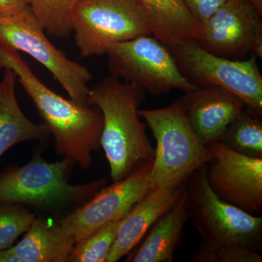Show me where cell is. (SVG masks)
Wrapping results in <instances>:
<instances>
[{"mask_svg": "<svg viewBox=\"0 0 262 262\" xmlns=\"http://www.w3.org/2000/svg\"><path fill=\"white\" fill-rule=\"evenodd\" d=\"M0 63L16 75L55 140L56 152L88 170L101 148L103 119L96 105L82 104L53 92L34 73L19 52L0 42Z\"/></svg>", "mask_w": 262, "mask_h": 262, "instance_id": "6da1fadb", "label": "cell"}, {"mask_svg": "<svg viewBox=\"0 0 262 262\" xmlns=\"http://www.w3.org/2000/svg\"><path fill=\"white\" fill-rule=\"evenodd\" d=\"M145 94L144 90L112 75L90 89L88 103L96 105L102 113L101 147L113 182L125 178L141 164L154 160L155 148L139 114Z\"/></svg>", "mask_w": 262, "mask_h": 262, "instance_id": "7a4b0ae2", "label": "cell"}, {"mask_svg": "<svg viewBox=\"0 0 262 262\" xmlns=\"http://www.w3.org/2000/svg\"><path fill=\"white\" fill-rule=\"evenodd\" d=\"M156 148L149 178L154 187H182L198 169L214 159L193 130L180 98L165 107L139 110Z\"/></svg>", "mask_w": 262, "mask_h": 262, "instance_id": "3957f363", "label": "cell"}, {"mask_svg": "<svg viewBox=\"0 0 262 262\" xmlns=\"http://www.w3.org/2000/svg\"><path fill=\"white\" fill-rule=\"evenodd\" d=\"M76 162L64 157L48 163L35 156L23 166L0 175V203L29 205L42 210L61 209L95 195L106 184L101 179L81 185L70 183Z\"/></svg>", "mask_w": 262, "mask_h": 262, "instance_id": "277c9868", "label": "cell"}, {"mask_svg": "<svg viewBox=\"0 0 262 262\" xmlns=\"http://www.w3.org/2000/svg\"><path fill=\"white\" fill-rule=\"evenodd\" d=\"M206 165L184 184L189 220L198 231L199 247L241 245L261 252L262 218L222 201L208 185Z\"/></svg>", "mask_w": 262, "mask_h": 262, "instance_id": "5b68a950", "label": "cell"}, {"mask_svg": "<svg viewBox=\"0 0 262 262\" xmlns=\"http://www.w3.org/2000/svg\"><path fill=\"white\" fill-rule=\"evenodd\" d=\"M106 55L110 75L154 96L199 87L183 75L168 46L152 35L114 44Z\"/></svg>", "mask_w": 262, "mask_h": 262, "instance_id": "8992f818", "label": "cell"}, {"mask_svg": "<svg viewBox=\"0 0 262 262\" xmlns=\"http://www.w3.org/2000/svg\"><path fill=\"white\" fill-rule=\"evenodd\" d=\"M72 27L83 58L106 54L114 44L151 35L137 0H79L72 11Z\"/></svg>", "mask_w": 262, "mask_h": 262, "instance_id": "52a82bcc", "label": "cell"}, {"mask_svg": "<svg viewBox=\"0 0 262 262\" xmlns=\"http://www.w3.org/2000/svg\"><path fill=\"white\" fill-rule=\"evenodd\" d=\"M168 48L183 75L192 83L228 90L262 115V75L256 56L246 61L228 59L206 51L192 39Z\"/></svg>", "mask_w": 262, "mask_h": 262, "instance_id": "ba28073f", "label": "cell"}, {"mask_svg": "<svg viewBox=\"0 0 262 262\" xmlns=\"http://www.w3.org/2000/svg\"><path fill=\"white\" fill-rule=\"evenodd\" d=\"M0 42L32 56L51 72L71 99L89 104L91 72L50 42L29 7L17 14L0 15Z\"/></svg>", "mask_w": 262, "mask_h": 262, "instance_id": "9c48e42d", "label": "cell"}, {"mask_svg": "<svg viewBox=\"0 0 262 262\" xmlns=\"http://www.w3.org/2000/svg\"><path fill=\"white\" fill-rule=\"evenodd\" d=\"M151 164H141L125 178L102 188L61 219L60 225L77 243L102 226L121 220L155 187L149 178Z\"/></svg>", "mask_w": 262, "mask_h": 262, "instance_id": "30bf717a", "label": "cell"}, {"mask_svg": "<svg viewBox=\"0 0 262 262\" xmlns=\"http://www.w3.org/2000/svg\"><path fill=\"white\" fill-rule=\"evenodd\" d=\"M206 146L214 157L206 165V177L215 195L251 214H261L262 158L239 154L222 141Z\"/></svg>", "mask_w": 262, "mask_h": 262, "instance_id": "8fae6325", "label": "cell"}, {"mask_svg": "<svg viewBox=\"0 0 262 262\" xmlns=\"http://www.w3.org/2000/svg\"><path fill=\"white\" fill-rule=\"evenodd\" d=\"M248 0H226L203 26L202 48L219 56L262 58V20Z\"/></svg>", "mask_w": 262, "mask_h": 262, "instance_id": "7c38bea8", "label": "cell"}, {"mask_svg": "<svg viewBox=\"0 0 262 262\" xmlns=\"http://www.w3.org/2000/svg\"><path fill=\"white\" fill-rule=\"evenodd\" d=\"M180 99L193 130L206 146L220 141L229 124L247 106L237 95L215 85L198 87Z\"/></svg>", "mask_w": 262, "mask_h": 262, "instance_id": "4fadbf2b", "label": "cell"}, {"mask_svg": "<svg viewBox=\"0 0 262 262\" xmlns=\"http://www.w3.org/2000/svg\"><path fill=\"white\" fill-rule=\"evenodd\" d=\"M184 192L155 187L122 219L113 248L105 262H116L132 251L158 219L175 206Z\"/></svg>", "mask_w": 262, "mask_h": 262, "instance_id": "5bb4252c", "label": "cell"}, {"mask_svg": "<svg viewBox=\"0 0 262 262\" xmlns=\"http://www.w3.org/2000/svg\"><path fill=\"white\" fill-rule=\"evenodd\" d=\"M75 243L60 223L35 218L18 244L0 250V262H67Z\"/></svg>", "mask_w": 262, "mask_h": 262, "instance_id": "9a60e30c", "label": "cell"}, {"mask_svg": "<svg viewBox=\"0 0 262 262\" xmlns=\"http://www.w3.org/2000/svg\"><path fill=\"white\" fill-rule=\"evenodd\" d=\"M189 220L185 189L173 208L150 227L145 235L126 255V262H173L176 248L184 237Z\"/></svg>", "mask_w": 262, "mask_h": 262, "instance_id": "2e32d148", "label": "cell"}, {"mask_svg": "<svg viewBox=\"0 0 262 262\" xmlns=\"http://www.w3.org/2000/svg\"><path fill=\"white\" fill-rule=\"evenodd\" d=\"M3 72L0 79V157L20 143L45 141L51 136L44 122H32L19 106L15 72L9 68H4Z\"/></svg>", "mask_w": 262, "mask_h": 262, "instance_id": "e0dca14e", "label": "cell"}, {"mask_svg": "<svg viewBox=\"0 0 262 262\" xmlns=\"http://www.w3.org/2000/svg\"><path fill=\"white\" fill-rule=\"evenodd\" d=\"M145 13L151 35L170 47L181 41H198L203 27L183 0H137Z\"/></svg>", "mask_w": 262, "mask_h": 262, "instance_id": "ac0fdd59", "label": "cell"}, {"mask_svg": "<svg viewBox=\"0 0 262 262\" xmlns=\"http://www.w3.org/2000/svg\"><path fill=\"white\" fill-rule=\"evenodd\" d=\"M262 115L246 106L227 127L220 141L234 151L262 158Z\"/></svg>", "mask_w": 262, "mask_h": 262, "instance_id": "d6986e66", "label": "cell"}, {"mask_svg": "<svg viewBox=\"0 0 262 262\" xmlns=\"http://www.w3.org/2000/svg\"><path fill=\"white\" fill-rule=\"evenodd\" d=\"M38 23L52 37L66 38L72 32V14L79 0H29Z\"/></svg>", "mask_w": 262, "mask_h": 262, "instance_id": "ffe728a7", "label": "cell"}, {"mask_svg": "<svg viewBox=\"0 0 262 262\" xmlns=\"http://www.w3.org/2000/svg\"><path fill=\"white\" fill-rule=\"evenodd\" d=\"M122 219L102 226L75 243L68 261L105 262L113 248Z\"/></svg>", "mask_w": 262, "mask_h": 262, "instance_id": "44dd1931", "label": "cell"}, {"mask_svg": "<svg viewBox=\"0 0 262 262\" xmlns=\"http://www.w3.org/2000/svg\"><path fill=\"white\" fill-rule=\"evenodd\" d=\"M34 220L35 215L18 205L0 203V250L12 247Z\"/></svg>", "mask_w": 262, "mask_h": 262, "instance_id": "7402d4cb", "label": "cell"}, {"mask_svg": "<svg viewBox=\"0 0 262 262\" xmlns=\"http://www.w3.org/2000/svg\"><path fill=\"white\" fill-rule=\"evenodd\" d=\"M192 261L261 262L262 256L261 252L241 245H231L216 248H202L198 246L192 258Z\"/></svg>", "mask_w": 262, "mask_h": 262, "instance_id": "603a6c76", "label": "cell"}, {"mask_svg": "<svg viewBox=\"0 0 262 262\" xmlns=\"http://www.w3.org/2000/svg\"><path fill=\"white\" fill-rule=\"evenodd\" d=\"M183 2L193 18L203 27L226 0H183Z\"/></svg>", "mask_w": 262, "mask_h": 262, "instance_id": "cb8c5ba5", "label": "cell"}, {"mask_svg": "<svg viewBox=\"0 0 262 262\" xmlns=\"http://www.w3.org/2000/svg\"><path fill=\"white\" fill-rule=\"evenodd\" d=\"M29 7V0H0V15L10 16Z\"/></svg>", "mask_w": 262, "mask_h": 262, "instance_id": "d4e9b609", "label": "cell"}, {"mask_svg": "<svg viewBox=\"0 0 262 262\" xmlns=\"http://www.w3.org/2000/svg\"><path fill=\"white\" fill-rule=\"evenodd\" d=\"M254 7L258 14L262 16V0H248Z\"/></svg>", "mask_w": 262, "mask_h": 262, "instance_id": "484cf974", "label": "cell"}, {"mask_svg": "<svg viewBox=\"0 0 262 262\" xmlns=\"http://www.w3.org/2000/svg\"><path fill=\"white\" fill-rule=\"evenodd\" d=\"M3 70H4V67H3V66L0 63V74H1V72L3 71Z\"/></svg>", "mask_w": 262, "mask_h": 262, "instance_id": "4316f807", "label": "cell"}]
</instances>
